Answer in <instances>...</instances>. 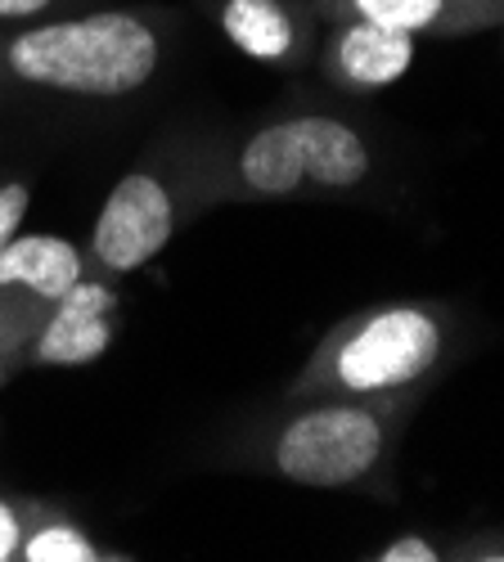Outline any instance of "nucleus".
<instances>
[{
  "label": "nucleus",
  "instance_id": "obj_1",
  "mask_svg": "<svg viewBox=\"0 0 504 562\" xmlns=\"http://www.w3.org/2000/svg\"><path fill=\"white\" fill-rule=\"evenodd\" d=\"M167 36V10H90L19 23L0 36V90L126 100L158 77Z\"/></svg>",
  "mask_w": 504,
  "mask_h": 562
},
{
  "label": "nucleus",
  "instance_id": "obj_2",
  "mask_svg": "<svg viewBox=\"0 0 504 562\" xmlns=\"http://www.w3.org/2000/svg\"><path fill=\"white\" fill-rule=\"evenodd\" d=\"M374 171V149L351 122L334 113H293L275 117L225 154L199 158L186 194L190 212L212 203H284L311 194H347Z\"/></svg>",
  "mask_w": 504,
  "mask_h": 562
},
{
  "label": "nucleus",
  "instance_id": "obj_3",
  "mask_svg": "<svg viewBox=\"0 0 504 562\" xmlns=\"http://www.w3.org/2000/svg\"><path fill=\"white\" fill-rule=\"evenodd\" d=\"M455 347V311L441 302L365 306L315 342L293 373L289 401L311 396H410L433 383Z\"/></svg>",
  "mask_w": 504,
  "mask_h": 562
},
{
  "label": "nucleus",
  "instance_id": "obj_4",
  "mask_svg": "<svg viewBox=\"0 0 504 562\" xmlns=\"http://www.w3.org/2000/svg\"><path fill=\"white\" fill-rule=\"evenodd\" d=\"M410 396H311L293 401L284 418L257 441V463L266 473L311 491H365L388 473L401 441Z\"/></svg>",
  "mask_w": 504,
  "mask_h": 562
},
{
  "label": "nucleus",
  "instance_id": "obj_5",
  "mask_svg": "<svg viewBox=\"0 0 504 562\" xmlns=\"http://www.w3.org/2000/svg\"><path fill=\"white\" fill-rule=\"evenodd\" d=\"M180 212H186L180 190L163 171L154 167L126 171L109 190L96 216V229H90V266L113 279L149 266L171 244Z\"/></svg>",
  "mask_w": 504,
  "mask_h": 562
},
{
  "label": "nucleus",
  "instance_id": "obj_6",
  "mask_svg": "<svg viewBox=\"0 0 504 562\" xmlns=\"http://www.w3.org/2000/svg\"><path fill=\"white\" fill-rule=\"evenodd\" d=\"M122 293L113 274H100L90 266L77 284L41 315L23 347V369H77L96 364L113 351L122 329Z\"/></svg>",
  "mask_w": 504,
  "mask_h": 562
},
{
  "label": "nucleus",
  "instance_id": "obj_7",
  "mask_svg": "<svg viewBox=\"0 0 504 562\" xmlns=\"http://www.w3.org/2000/svg\"><path fill=\"white\" fill-rule=\"evenodd\" d=\"M329 32L315 41V68L329 86L351 90V95H379V90L396 86L419 55L415 32L379 27L365 19H338L325 23Z\"/></svg>",
  "mask_w": 504,
  "mask_h": 562
},
{
  "label": "nucleus",
  "instance_id": "obj_8",
  "mask_svg": "<svg viewBox=\"0 0 504 562\" xmlns=\"http://www.w3.org/2000/svg\"><path fill=\"white\" fill-rule=\"evenodd\" d=\"M90 270L86 252L59 234H14L0 252V306H5L32 338L41 315L51 311L77 279Z\"/></svg>",
  "mask_w": 504,
  "mask_h": 562
},
{
  "label": "nucleus",
  "instance_id": "obj_9",
  "mask_svg": "<svg viewBox=\"0 0 504 562\" xmlns=\"http://www.w3.org/2000/svg\"><path fill=\"white\" fill-rule=\"evenodd\" d=\"M216 27L239 55L298 72L315 59L320 19L306 0H216Z\"/></svg>",
  "mask_w": 504,
  "mask_h": 562
},
{
  "label": "nucleus",
  "instance_id": "obj_10",
  "mask_svg": "<svg viewBox=\"0 0 504 562\" xmlns=\"http://www.w3.org/2000/svg\"><path fill=\"white\" fill-rule=\"evenodd\" d=\"M320 23L365 19L415 36H460L500 23L482 0H306Z\"/></svg>",
  "mask_w": 504,
  "mask_h": 562
},
{
  "label": "nucleus",
  "instance_id": "obj_11",
  "mask_svg": "<svg viewBox=\"0 0 504 562\" xmlns=\"http://www.w3.org/2000/svg\"><path fill=\"white\" fill-rule=\"evenodd\" d=\"M19 558H23V562H109V558H126V553L104 549L100 540H90L86 527H81L77 518H68L64 508L41 504L36 522H32L27 536H23Z\"/></svg>",
  "mask_w": 504,
  "mask_h": 562
},
{
  "label": "nucleus",
  "instance_id": "obj_12",
  "mask_svg": "<svg viewBox=\"0 0 504 562\" xmlns=\"http://www.w3.org/2000/svg\"><path fill=\"white\" fill-rule=\"evenodd\" d=\"M41 499H5L0 495V562H14L23 549L27 527L36 522Z\"/></svg>",
  "mask_w": 504,
  "mask_h": 562
},
{
  "label": "nucleus",
  "instance_id": "obj_13",
  "mask_svg": "<svg viewBox=\"0 0 504 562\" xmlns=\"http://www.w3.org/2000/svg\"><path fill=\"white\" fill-rule=\"evenodd\" d=\"M27 207H32V184L19 176H0V252L23 229Z\"/></svg>",
  "mask_w": 504,
  "mask_h": 562
},
{
  "label": "nucleus",
  "instance_id": "obj_14",
  "mask_svg": "<svg viewBox=\"0 0 504 562\" xmlns=\"http://www.w3.org/2000/svg\"><path fill=\"white\" fill-rule=\"evenodd\" d=\"M23 347H27V329L0 306V387H5L14 373H23Z\"/></svg>",
  "mask_w": 504,
  "mask_h": 562
},
{
  "label": "nucleus",
  "instance_id": "obj_15",
  "mask_svg": "<svg viewBox=\"0 0 504 562\" xmlns=\"http://www.w3.org/2000/svg\"><path fill=\"white\" fill-rule=\"evenodd\" d=\"M374 562H441L446 553L433 544V540H424V536H396V540H388L379 553H370Z\"/></svg>",
  "mask_w": 504,
  "mask_h": 562
},
{
  "label": "nucleus",
  "instance_id": "obj_16",
  "mask_svg": "<svg viewBox=\"0 0 504 562\" xmlns=\"http://www.w3.org/2000/svg\"><path fill=\"white\" fill-rule=\"evenodd\" d=\"M72 0H0V23H36V19H55L59 10H68Z\"/></svg>",
  "mask_w": 504,
  "mask_h": 562
},
{
  "label": "nucleus",
  "instance_id": "obj_17",
  "mask_svg": "<svg viewBox=\"0 0 504 562\" xmlns=\"http://www.w3.org/2000/svg\"><path fill=\"white\" fill-rule=\"evenodd\" d=\"M464 558H504V540H473Z\"/></svg>",
  "mask_w": 504,
  "mask_h": 562
}]
</instances>
